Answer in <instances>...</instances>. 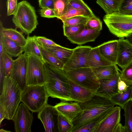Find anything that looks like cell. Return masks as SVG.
<instances>
[{"instance_id":"6da1fadb","label":"cell","mask_w":132,"mask_h":132,"mask_svg":"<svg viewBox=\"0 0 132 132\" xmlns=\"http://www.w3.org/2000/svg\"><path fill=\"white\" fill-rule=\"evenodd\" d=\"M79 104L82 111L73 122V128L70 132H75L82 126L107 114L115 105L110 99L96 95L90 100Z\"/></svg>"},{"instance_id":"7a4b0ae2","label":"cell","mask_w":132,"mask_h":132,"mask_svg":"<svg viewBox=\"0 0 132 132\" xmlns=\"http://www.w3.org/2000/svg\"><path fill=\"white\" fill-rule=\"evenodd\" d=\"M46 81L44 85L49 96L61 101H73L71 97L69 78L65 71L44 63Z\"/></svg>"},{"instance_id":"3957f363","label":"cell","mask_w":132,"mask_h":132,"mask_svg":"<svg viewBox=\"0 0 132 132\" xmlns=\"http://www.w3.org/2000/svg\"><path fill=\"white\" fill-rule=\"evenodd\" d=\"M22 91L14 80L9 77H4L0 91V109L6 119L12 120L21 102Z\"/></svg>"},{"instance_id":"277c9868","label":"cell","mask_w":132,"mask_h":132,"mask_svg":"<svg viewBox=\"0 0 132 132\" xmlns=\"http://www.w3.org/2000/svg\"><path fill=\"white\" fill-rule=\"evenodd\" d=\"M13 15L12 20L16 28L26 35H29L34 31L38 24L34 7L26 1L18 3Z\"/></svg>"},{"instance_id":"5b68a950","label":"cell","mask_w":132,"mask_h":132,"mask_svg":"<svg viewBox=\"0 0 132 132\" xmlns=\"http://www.w3.org/2000/svg\"><path fill=\"white\" fill-rule=\"evenodd\" d=\"M49 97L44 85L27 86L22 91L21 102L32 112H38Z\"/></svg>"},{"instance_id":"8992f818","label":"cell","mask_w":132,"mask_h":132,"mask_svg":"<svg viewBox=\"0 0 132 132\" xmlns=\"http://www.w3.org/2000/svg\"><path fill=\"white\" fill-rule=\"evenodd\" d=\"M103 20L110 32L117 37L124 38L132 32V15L117 12L106 14Z\"/></svg>"},{"instance_id":"52a82bcc","label":"cell","mask_w":132,"mask_h":132,"mask_svg":"<svg viewBox=\"0 0 132 132\" xmlns=\"http://www.w3.org/2000/svg\"><path fill=\"white\" fill-rule=\"evenodd\" d=\"M28 56L27 86L44 85L46 77L44 61L31 54Z\"/></svg>"},{"instance_id":"ba28073f","label":"cell","mask_w":132,"mask_h":132,"mask_svg":"<svg viewBox=\"0 0 132 132\" xmlns=\"http://www.w3.org/2000/svg\"><path fill=\"white\" fill-rule=\"evenodd\" d=\"M65 72L69 79L79 85L95 92L99 87V80L90 67Z\"/></svg>"},{"instance_id":"9c48e42d","label":"cell","mask_w":132,"mask_h":132,"mask_svg":"<svg viewBox=\"0 0 132 132\" xmlns=\"http://www.w3.org/2000/svg\"><path fill=\"white\" fill-rule=\"evenodd\" d=\"M92 47L90 46H78L73 49L72 53L64 64L63 70L67 71L77 69L89 67L88 59Z\"/></svg>"},{"instance_id":"30bf717a","label":"cell","mask_w":132,"mask_h":132,"mask_svg":"<svg viewBox=\"0 0 132 132\" xmlns=\"http://www.w3.org/2000/svg\"><path fill=\"white\" fill-rule=\"evenodd\" d=\"M23 103L18 108L12 120L14 123V129L16 132H31L34 118L33 112Z\"/></svg>"},{"instance_id":"8fae6325","label":"cell","mask_w":132,"mask_h":132,"mask_svg":"<svg viewBox=\"0 0 132 132\" xmlns=\"http://www.w3.org/2000/svg\"><path fill=\"white\" fill-rule=\"evenodd\" d=\"M28 56L23 53L14 60L9 77L14 80L23 91L27 87Z\"/></svg>"},{"instance_id":"7c38bea8","label":"cell","mask_w":132,"mask_h":132,"mask_svg":"<svg viewBox=\"0 0 132 132\" xmlns=\"http://www.w3.org/2000/svg\"><path fill=\"white\" fill-rule=\"evenodd\" d=\"M53 106L58 114L61 115L72 123L82 111L79 103L75 102L61 101Z\"/></svg>"},{"instance_id":"4fadbf2b","label":"cell","mask_w":132,"mask_h":132,"mask_svg":"<svg viewBox=\"0 0 132 132\" xmlns=\"http://www.w3.org/2000/svg\"><path fill=\"white\" fill-rule=\"evenodd\" d=\"M119 73V71L112 78L99 80V86L95 91V95L110 99L118 93V81Z\"/></svg>"},{"instance_id":"5bb4252c","label":"cell","mask_w":132,"mask_h":132,"mask_svg":"<svg viewBox=\"0 0 132 132\" xmlns=\"http://www.w3.org/2000/svg\"><path fill=\"white\" fill-rule=\"evenodd\" d=\"M121 107H114L108 113L95 132H113L121 121Z\"/></svg>"},{"instance_id":"9a60e30c","label":"cell","mask_w":132,"mask_h":132,"mask_svg":"<svg viewBox=\"0 0 132 132\" xmlns=\"http://www.w3.org/2000/svg\"><path fill=\"white\" fill-rule=\"evenodd\" d=\"M132 62V44L126 39L118 40L116 64L122 69Z\"/></svg>"},{"instance_id":"2e32d148","label":"cell","mask_w":132,"mask_h":132,"mask_svg":"<svg viewBox=\"0 0 132 132\" xmlns=\"http://www.w3.org/2000/svg\"><path fill=\"white\" fill-rule=\"evenodd\" d=\"M57 115L54 106L47 103L39 111L38 118L42 122L45 132L55 131L54 117Z\"/></svg>"},{"instance_id":"e0dca14e","label":"cell","mask_w":132,"mask_h":132,"mask_svg":"<svg viewBox=\"0 0 132 132\" xmlns=\"http://www.w3.org/2000/svg\"><path fill=\"white\" fill-rule=\"evenodd\" d=\"M70 92L73 101L78 103L90 99L95 95V91L75 83L69 78Z\"/></svg>"},{"instance_id":"ac0fdd59","label":"cell","mask_w":132,"mask_h":132,"mask_svg":"<svg viewBox=\"0 0 132 132\" xmlns=\"http://www.w3.org/2000/svg\"><path fill=\"white\" fill-rule=\"evenodd\" d=\"M99 30L88 29L84 27L76 35L67 37L72 43L79 45L94 41L99 36Z\"/></svg>"},{"instance_id":"d6986e66","label":"cell","mask_w":132,"mask_h":132,"mask_svg":"<svg viewBox=\"0 0 132 132\" xmlns=\"http://www.w3.org/2000/svg\"><path fill=\"white\" fill-rule=\"evenodd\" d=\"M97 46L100 53L106 59L113 64L117 65L118 40L109 41Z\"/></svg>"},{"instance_id":"ffe728a7","label":"cell","mask_w":132,"mask_h":132,"mask_svg":"<svg viewBox=\"0 0 132 132\" xmlns=\"http://www.w3.org/2000/svg\"><path fill=\"white\" fill-rule=\"evenodd\" d=\"M0 43L2 44L4 51L12 57H18L23 52V47L4 36L1 32H0Z\"/></svg>"},{"instance_id":"44dd1931","label":"cell","mask_w":132,"mask_h":132,"mask_svg":"<svg viewBox=\"0 0 132 132\" xmlns=\"http://www.w3.org/2000/svg\"><path fill=\"white\" fill-rule=\"evenodd\" d=\"M88 63L89 67L91 68L113 64L101 54L97 46L92 48L91 50L88 57Z\"/></svg>"},{"instance_id":"7402d4cb","label":"cell","mask_w":132,"mask_h":132,"mask_svg":"<svg viewBox=\"0 0 132 132\" xmlns=\"http://www.w3.org/2000/svg\"><path fill=\"white\" fill-rule=\"evenodd\" d=\"M91 68L98 80L112 78L119 71L116 64H114Z\"/></svg>"},{"instance_id":"603a6c76","label":"cell","mask_w":132,"mask_h":132,"mask_svg":"<svg viewBox=\"0 0 132 132\" xmlns=\"http://www.w3.org/2000/svg\"><path fill=\"white\" fill-rule=\"evenodd\" d=\"M0 32L2 33L4 36L8 38L22 47H23L26 43V38L23 35L22 32L17 31L16 28L13 29L4 27L1 21Z\"/></svg>"},{"instance_id":"cb8c5ba5","label":"cell","mask_w":132,"mask_h":132,"mask_svg":"<svg viewBox=\"0 0 132 132\" xmlns=\"http://www.w3.org/2000/svg\"><path fill=\"white\" fill-rule=\"evenodd\" d=\"M36 37L35 35L30 36L28 35L26 43L23 47V52L27 55L31 54L39 58L44 61Z\"/></svg>"},{"instance_id":"d4e9b609","label":"cell","mask_w":132,"mask_h":132,"mask_svg":"<svg viewBox=\"0 0 132 132\" xmlns=\"http://www.w3.org/2000/svg\"><path fill=\"white\" fill-rule=\"evenodd\" d=\"M38 44L44 62L51 66L63 69L64 64L50 51Z\"/></svg>"},{"instance_id":"484cf974","label":"cell","mask_w":132,"mask_h":132,"mask_svg":"<svg viewBox=\"0 0 132 132\" xmlns=\"http://www.w3.org/2000/svg\"><path fill=\"white\" fill-rule=\"evenodd\" d=\"M44 47L52 52L64 64L69 59L73 51V49L64 47L60 45Z\"/></svg>"},{"instance_id":"4316f807","label":"cell","mask_w":132,"mask_h":132,"mask_svg":"<svg viewBox=\"0 0 132 132\" xmlns=\"http://www.w3.org/2000/svg\"><path fill=\"white\" fill-rule=\"evenodd\" d=\"M132 99V86H128L125 91L118 93L111 97L110 100L115 105L123 109L124 105Z\"/></svg>"},{"instance_id":"83f0119b","label":"cell","mask_w":132,"mask_h":132,"mask_svg":"<svg viewBox=\"0 0 132 132\" xmlns=\"http://www.w3.org/2000/svg\"><path fill=\"white\" fill-rule=\"evenodd\" d=\"M123 0H97L96 3L104 11L106 14L118 12Z\"/></svg>"},{"instance_id":"f1b7e54d","label":"cell","mask_w":132,"mask_h":132,"mask_svg":"<svg viewBox=\"0 0 132 132\" xmlns=\"http://www.w3.org/2000/svg\"><path fill=\"white\" fill-rule=\"evenodd\" d=\"M13 61L12 57L4 51L0 55V62L2 64L4 77L10 76Z\"/></svg>"},{"instance_id":"f546056e","label":"cell","mask_w":132,"mask_h":132,"mask_svg":"<svg viewBox=\"0 0 132 132\" xmlns=\"http://www.w3.org/2000/svg\"><path fill=\"white\" fill-rule=\"evenodd\" d=\"M132 99L126 103L123 108L125 119L124 126L126 132H132Z\"/></svg>"},{"instance_id":"4dcf8cb0","label":"cell","mask_w":132,"mask_h":132,"mask_svg":"<svg viewBox=\"0 0 132 132\" xmlns=\"http://www.w3.org/2000/svg\"><path fill=\"white\" fill-rule=\"evenodd\" d=\"M69 3L74 8L84 11L87 17L91 18L96 17L90 8L82 0H69Z\"/></svg>"},{"instance_id":"1f68e13d","label":"cell","mask_w":132,"mask_h":132,"mask_svg":"<svg viewBox=\"0 0 132 132\" xmlns=\"http://www.w3.org/2000/svg\"><path fill=\"white\" fill-rule=\"evenodd\" d=\"M54 11L57 18L61 16L66 12L69 0H53Z\"/></svg>"},{"instance_id":"d6a6232c","label":"cell","mask_w":132,"mask_h":132,"mask_svg":"<svg viewBox=\"0 0 132 132\" xmlns=\"http://www.w3.org/2000/svg\"><path fill=\"white\" fill-rule=\"evenodd\" d=\"M107 114L82 126L76 130L75 132H95L96 129Z\"/></svg>"},{"instance_id":"836d02e7","label":"cell","mask_w":132,"mask_h":132,"mask_svg":"<svg viewBox=\"0 0 132 132\" xmlns=\"http://www.w3.org/2000/svg\"><path fill=\"white\" fill-rule=\"evenodd\" d=\"M119 70L120 79L128 86H132V62L122 70Z\"/></svg>"},{"instance_id":"e575fe53","label":"cell","mask_w":132,"mask_h":132,"mask_svg":"<svg viewBox=\"0 0 132 132\" xmlns=\"http://www.w3.org/2000/svg\"><path fill=\"white\" fill-rule=\"evenodd\" d=\"M78 16H82L86 17L84 11L74 8L69 3L66 12L58 19H60L63 22L67 19Z\"/></svg>"},{"instance_id":"d590c367","label":"cell","mask_w":132,"mask_h":132,"mask_svg":"<svg viewBox=\"0 0 132 132\" xmlns=\"http://www.w3.org/2000/svg\"><path fill=\"white\" fill-rule=\"evenodd\" d=\"M57 127L59 132H70L73 128V125L63 117L58 114Z\"/></svg>"},{"instance_id":"8d00e7d4","label":"cell","mask_w":132,"mask_h":132,"mask_svg":"<svg viewBox=\"0 0 132 132\" xmlns=\"http://www.w3.org/2000/svg\"><path fill=\"white\" fill-rule=\"evenodd\" d=\"M90 18L84 16H78L67 19L63 22V26H73L81 23L86 24Z\"/></svg>"},{"instance_id":"74e56055","label":"cell","mask_w":132,"mask_h":132,"mask_svg":"<svg viewBox=\"0 0 132 132\" xmlns=\"http://www.w3.org/2000/svg\"><path fill=\"white\" fill-rule=\"evenodd\" d=\"M85 24L81 23L73 26H63L64 35L67 37L76 35L84 27Z\"/></svg>"},{"instance_id":"f35d334b","label":"cell","mask_w":132,"mask_h":132,"mask_svg":"<svg viewBox=\"0 0 132 132\" xmlns=\"http://www.w3.org/2000/svg\"><path fill=\"white\" fill-rule=\"evenodd\" d=\"M87 28L101 31L102 29V22L96 16L89 18L85 25Z\"/></svg>"},{"instance_id":"ab89813d","label":"cell","mask_w":132,"mask_h":132,"mask_svg":"<svg viewBox=\"0 0 132 132\" xmlns=\"http://www.w3.org/2000/svg\"><path fill=\"white\" fill-rule=\"evenodd\" d=\"M118 12L123 14L132 15V0H123Z\"/></svg>"},{"instance_id":"60d3db41","label":"cell","mask_w":132,"mask_h":132,"mask_svg":"<svg viewBox=\"0 0 132 132\" xmlns=\"http://www.w3.org/2000/svg\"><path fill=\"white\" fill-rule=\"evenodd\" d=\"M36 39L38 43L44 47H51L59 45L52 40L44 37L36 36Z\"/></svg>"},{"instance_id":"b9f144b4","label":"cell","mask_w":132,"mask_h":132,"mask_svg":"<svg viewBox=\"0 0 132 132\" xmlns=\"http://www.w3.org/2000/svg\"><path fill=\"white\" fill-rule=\"evenodd\" d=\"M17 0H7V15H14L15 12L18 6Z\"/></svg>"},{"instance_id":"7bdbcfd3","label":"cell","mask_w":132,"mask_h":132,"mask_svg":"<svg viewBox=\"0 0 132 132\" xmlns=\"http://www.w3.org/2000/svg\"><path fill=\"white\" fill-rule=\"evenodd\" d=\"M39 13L42 17L48 18L56 17L54 10L48 8H41L40 10Z\"/></svg>"},{"instance_id":"ee69618b","label":"cell","mask_w":132,"mask_h":132,"mask_svg":"<svg viewBox=\"0 0 132 132\" xmlns=\"http://www.w3.org/2000/svg\"><path fill=\"white\" fill-rule=\"evenodd\" d=\"M39 7L41 8H48L54 10L53 0H39Z\"/></svg>"},{"instance_id":"f6af8a7d","label":"cell","mask_w":132,"mask_h":132,"mask_svg":"<svg viewBox=\"0 0 132 132\" xmlns=\"http://www.w3.org/2000/svg\"><path fill=\"white\" fill-rule=\"evenodd\" d=\"M128 86L125 82L120 79L119 76L118 81V93H120L125 91L127 89Z\"/></svg>"},{"instance_id":"bcb514c9","label":"cell","mask_w":132,"mask_h":132,"mask_svg":"<svg viewBox=\"0 0 132 132\" xmlns=\"http://www.w3.org/2000/svg\"><path fill=\"white\" fill-rule=\"evenodd\" d=\"M113 132H126V131L124 126L120 123L116 126Z\"/></svg>"},{"instance_id":"7dc6e473","label":"cell","mask_w":132,"mask_h":132,"mask_svg":"<svg viewBox=\"0 0 132 132\" xmlns=\"http://www.w3.org/2000/svg\"><path fill=\"white\" fill-rule=\"evenodd\" d=\"M126 38V39L132 44V32Z\"/></svg>"},{"instance_id":"c3c4849f","label":"cell","mask_w":132,"mask_h":132,"mask_svg":"<svg viewBox=\"0 0 132 132\" xmlns=\"http://www.w3.org/2000/svg\"><path fill=\"white\" fill-rule=\"evenodd\" d=\"M0 132H10V131L6 130H4L3 129H1L0 130Z\"/></svg>"},{"instance_id":"681fc988","label":"cell","mask_w":132,"mask_h":132,"mask_svg":"<svg viewBox=\"0 0 132 132\" xmlns=\"http://www.w3.org/2000/svg\"></svg>"}]
</instances>
